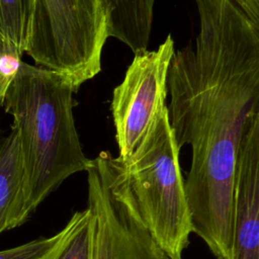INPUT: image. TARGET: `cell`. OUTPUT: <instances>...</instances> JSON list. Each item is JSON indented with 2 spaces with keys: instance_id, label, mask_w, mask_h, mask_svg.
<instances>
[{
  "instance_id": "cell-12",
  "label": "cell",
  "mask_w": 259,
  "mask_h": 259,
  "mask_svg": "<svg viewBox=\"0 0 259 259\" xmlns=\"http://www.w3.org/2000/svg\"><path fill=\"white\" fill-rule=\"evenodd\" d=\"M252 21L259 25V0H235Z\"/></svg>"
},
{
  "instance_id": "cell-11",
  "label": "cell",
  "mask_w": 259,
  "mask_h": 259,
  "mask_svg": "<svg viewBox=\"0 0 259 259\" xmlns=\"http://www.w3.org/2000/svg\"><path fill=\"white\" fill-rule=\"evenodd\" d=\"M56 239L57 234L50 238H39L14 248L1 250L0 259H38Z\"/></svg>"
},
{
  "instance_id": "cell-4",
  "label": "cell",
  "mask_w": 259,
  "mask_h": 259,
  "mask_svg": "<svg viewBox=\"0 0 259 259\" xmlns=\"http://www.w3.org/2000/svg\"><path fill=\"white\" fill-rule=\"evenodd\" d=\"M86 173L92 259H172L147 230L130 190L123 163L102 151L90 159Z\"/></svg>"
},
{
  "instance_id": "cell-7",
  "label": "cell",
  "mask_w": 259,
  "mask_h": 259,
  "mask_svg": "<svg viewBox=\"0 0 259 259\" xmlns=\"http://www.w3.org/2000/svg\"><path fill=\"white\" fill-rule=\"evenodd\" d=\"M108 37L128 47L134 55L148 50L155 0H102Z\"/></svg>"
},
{
  "instance_id": "cell-13",
  "label": "cell",
  "mask_w": 259,
  "mask_h": 259,
  "mask_svg": "<svg viewBox=\"0 0 259 259\" xmlns=\"http://www.w3.org/2000/svg\"><path fill=\"white\" fill-rule=\"evenodd\" d=\"M8 83H6L5 81H4V79L1 77V75H0V104H1V101H2V98H3V96H4V93H5V91H6V89H7V87H8Z\"/></svg>"
},
{
  "instance_id": "cell-5",
  "label": "cell",
  "mask_w": 259,
  "mask_h": 259,
  "mask_svg": "<svg viewBox=\"0 0 259 259\" xmlns=\"http://www.w3.org/2000/svg\"><path fill=\"white\" fill-rule=\"evenodd\" d=\"M174 51L169 33L156 50L135 55L113 89L110 109L121 161L143 143L167 108V76Z\"/></svg>"
},
{
  "instance_id": "cell-2",
  "label": "cell",
  "mask_w": 259,
  "mask_h": 259,
  "mask_svg": "<svg viewBox=\"0 0 259 259\" xmlns=\"http://www.w3.org/2000/svg\"><path fill=\"white\" fill-rule=\"evenodd\" d=\"M78 90L65 74L20 62L1 101L19 143L23 184L14 228L68 177L87 170L73 114Z\"/></svg>"
},
{
  "instance_id": "cell-1",
  "label": "cell",
  "mask_w": 259,
  "mask_h": 259,
  "mask_svg": "<svg viewBox=\"0 0 259 259\" xmlns=\"http://www.w3.org/2000/svg\"><path fill=\"white\" fill-rule=\"evenodd\" d=\"M198 32L174 51L168 119L191 149L184 179L192 233L217 259H232L240 141L259 112V25L235 0H194Z\"/></svg>"
},
{
  "instance_id": "cell-10",
  "label": "cell",
  "mask_w": 259,
  "mask_h": 259,
  "mask_svg": "<svg viewBox=\"0 0 259 259\" xmlns=\"http://www.w3.org/2000/svg\"><path fill=\"white\" fill-rule=\"evenodd\" d=\"M34 0H0V32L22 57L25 52Z\"/></svg>"
},
{
  "instance_id": "cell-14",
  "label": "cell",
  "mask_w": 259,
  "mask_h": 259,
  "mask_svg": "<svg viewBox=\"0 0 259 259\" xmlns=\"http://www.w3.org/2000/svg\"><path fill=\"white\" fill-rule=\"evenodd\" d=\"M4 39H3V37H2V34H1V32H0V52H1V49H2V47H3V45H4Z\"/></svg>"
},
{
  "instance_id": "cell-6",
  "label": "cell",
  "mask_w": 259,
  "mask_h": 259,
  "mask_svg": "<svg viewBox=\"0 0 259 259\" xmlns=\"http://www.w3.org/2000/svg\"><path fill=\"white\" fill-rule=\"evenodd\" d=\"M232 259H259V112L246 122L238 151Z\"/></svg>"
},
{
  "instance_id": "cell-8",
  "label": "cell",
  "mask_w": 259,
  "mask_h": 259,
  "mask_svg": "<svg viewBox=\"0 0 259 259\" xmlns=\"http://www.w3.org/2000/svg\"><path fill=\"white\" fill-rule=\"evenodd\" d=\"M22 184V158L17 135L11 128L0 141V234L14 229Z\"/></svg>"
},
{
  "instance_id": "cell-9",
  "label": "cell",
  "mask_w": 259,
  "mask_h": 259,
  "mask_svg": "<svg viewBox=\"0 0 259 259\" xmlns=\"http://www.w3.org/2000/svg\"><path fill=\"white\" fill-rule=\"evenodd\" d=\"M91 230L90 209L75 211L57 233L54 244L38 259H92Z\"/></svg>"
},
{
  "instance_id": "cell-3",
  "label": "cell",
  "mask_w": 259,
  "mask_h": 259,
  "mask_svg": "<svg viewBox=\"0 0 259 259\" xmlns=\"http://www.w3.org/2000/svg\"><path fill=\"white\" fill-rule=\"evenodd\" d=\"M179 152L166 108L143 143L120 160L147 230L172 259H182L192 233Z\"/></svg>"
}]
</instances>
